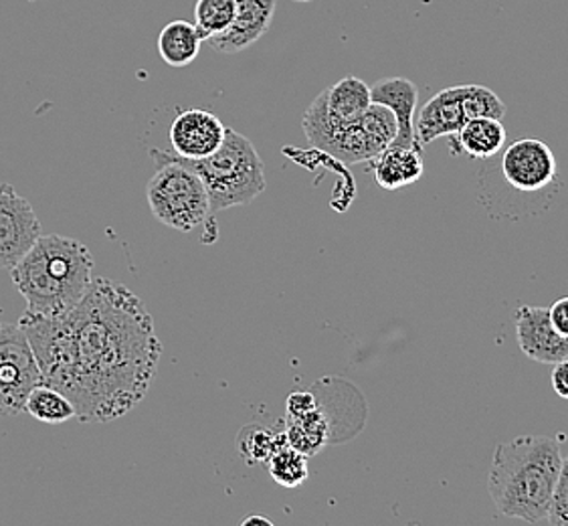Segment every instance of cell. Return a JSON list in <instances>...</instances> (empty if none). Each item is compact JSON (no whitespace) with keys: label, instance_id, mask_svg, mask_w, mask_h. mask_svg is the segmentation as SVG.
<instances>
[{"label":"cell","instance_id":"cell-24","mask_svg":"<svg viewBox=\"0 0 568 526\" xmlns=\"http://www.w3.org/2000/svg\"><path fill=\"white\" fill-rule=\"evenodd\" d=\"M464 110L467 120L474 118H498L506 115V103L486 85H464Z\"/></svg>","mask_w":568,"mask_h":526},{"label":"cell","instance_id":"cell-9","mask_svg":"<svg viewBox=\"0 0 568 526\" xmlns=\"http://www.w3.org/2000/svg\"><path fill=\"white\" fill-rule=\"evenodd\" d=\"M501 176L523 193H536L555 183L557 159L550 146L538 138H520L504 150Z\"/></svg>","mask_w":568,"mask_h":526},{"label":"cell","instance_id":"cell-17","mask_svg":"<svg viewBox=\"0 0 568 526\" xmlns=\"http://www.w3.org/2000/svg\"><path fill=\"white\" fill-rule=\"evenodd\" d=\"M203 43H205V37L199 33L194 23L176 19V21L164 24V29L160 31L156 47H159L160 58L166 65L186 68L193 63L194 59L199 58Z\"/></svg>","mask_w":568,"mask_h":526},{"label":"cell","instance_id":"cell-14","mask_svg":"<svg viewBox=\"0 0 568 526\" xmlns=\"http://www.w3.org/2000/svg\"><path fill=\"white\" fill-rule=\"evenodd\" d=\"M373 102L388 108L397 118V146L419 144L415 136V112L419 105V88L407 78H385L371 88ZM420 146V144H419Z\"/></svg>","mask_w":568,"mask_h":526},{"label":"cell","instance_id":"cell-27","mask_svg":"<svg viewBox=\"0 0 568 526\" xmlns=\"http://www.w3.org/2000/svg\"><path fill=\"white\" fill-rule=\"evenodd\" d=\"M550 321L565 338H568V296L558 297L557 302L548 308Z\"/></svg>","mask_w":568,"mask_h":526},{"label":"cell","instance_id":"cell-1","mask_svg":"<svg viewBox=\"0 0 568 526\" xmlns=\"http://www.w3.org/2000/svg\"><path fill=\"white\" fill-rule=\"evenodd\" d=\"M43 383L61 391L81 424H108L142 403L159 371L162 343L146 304L114 280H91L61 314L24 312Z\"/></svg>","mask_w":568,"mask_h":526},{"label":"cell","instance_id":"cell-8","mask_svg":"<svg viewBox=\"0 0 568 526\" xmlns=\"http://www.w3.org/2000/svg\"><path fill=\"white\" fill-rule=\"evenodd\" d=\"M41 235V223L31 203L0 184V270H11Z\"/></svg>","mask_w":568,"mask_h":526},{"label":"cell","instance_id":"cell-12","mask_svg":"<svg viewBox=\"0 0 568 526\" xmlns=\"http://www.w3.org/2000/svg\"><path fill=\"white\" fill-rule=\"evenodd\" d=\"M275 7V0H237V12L227 31L206 39V43L223 55L243 53L270 31Z\"/></svg>","mask_w":568,"mask_h":526},{"label":"cell","instance_id":"cell-10","mask_svg":"<svg viewBox=\"0 0 568 526\" xmlns=\"http://www.w3.org/2000/svg\"><path fill=\"white\" fill-rule=\"evenodd\" d=\"M516 341L524 355L542 365H555L568 356V338L555 328L548 308L523 306L514 314Z\"/></svg>","mask_w":568,"mask_h":526},{"label":"cell","instance_id":"cell-13","mask_svg":"<svg viewBox=\"0 0 568 526\" xmlns=\"http://www.w3.org/2000/svg\"><path fill=\"white\" fill-rule=\"evenodd\" d=\"M466 122L464 85L445 88L420 108L415 118V136L420 146H427L437 138L454 136Z\"/></svg>","mask_w":568,"mask_h":526},{"label":"cell","instance_id":"cell-23","mask_svg":"<svg viewBox=\"0 0 568 526\" xmlns=\"http://www.w3.org/2000/svg\"><path fill=\"white\" fill-rule=\"evenodd\" d=\"M237 12V0H196L194 27L206 39L227 31Z\"/></svg>","mask_w":568,"mask_h":526},{"label":"cell","instance_id":"cell-21","mask_svg":"<svg viewBox=\"0 0 568 526\" xmlns=\"http://www.w3.org/2000/svg\"><path fill=\"white\" fill-rule=\"evenodd\" d=\"M285 432H273L262 425H247L241 429L237 437V449H240L241 458L247 464H262L272 458L273 452L285 446Z\"/></svg>","mask_w":568,"mask_h":526},{"label":"cell","instance_id":"cell-5","mask_svg":"<svg viewBox=\"0 0 568 526\" xmlns=\"http://www.w3.org/2000/svg\"><path fill=\"white\" fill-rule=\"evenodd\" d=\"M169 156L201 176L209 193L211 215L231 206L250 205L267 189L260 152L251 144L250 138L233 128L225 130L223 144L205 159L189 161L176 156L172 150Z\"/></svg>","mask_w":568,"mask_h":526},{"label":"cell","instance_id":"cell-26","mask_svg":"<svg viewBox=\"0 0 568 526\" xmlns=\"http://www.w3.org/2000/svg\"><path fill=\"white\" fill-rule=\"evenodd\" d=\"M550 385L560 399L568 401V356L555 363L552 375H550Z\"/></svg>","mask_w":568,"mask_h":526},{"label":"cell","instance_id":"cell-15","mask_svg":"<svg viewBox=\"0 0 568 526\" xmlns=\"http://www.w3.org/2000/svg\"><path fill=\"white\" fill-rule=\"evenodd\" d=\"M375 181L385 191H398L417 183L425 172L423 146H397L390 144L371 161Z\"/></svg>","mask_w":568,"mask_h":526},{"label":"cell","instance_id":"cell-19","mask_svg":"<svg viewBox=\"0 0 568 526\" xmlns=\"http://www.w3.org/2000/svg\"><path fill=\"white\" fill-rule=\"evenodd\" d=\"M326 105L329 114L338 120H358L373 105L371 85L356 75H348L326 90Z\"/></svg>","mask_w":568,"mask_h":526},{"label":"cell","instance_id":"cell-6","mask_svg":"<svg viewBox=\"0 0 568 526\" xmlns=\"http://www.w3.org/2000/svg\"><path fill=\"white\" fill-rule=\"evenodd\" d=\"M150 154L159 164L146 189L152 215L171 230L182 233L196 230L211 215L209 193L201 176L174 161L166 150H152Z\"/></svg>","mask_w":568,"mask_h":526},{"label":"cell","instance_id":"cell-29","mask_svg":"<svg viewBox=\"0 0 568 526\" xmlns=\"http://www.w3.org/2000/svg\"><path fill=\"white\" fill-rule=\"evenodd\" d=\"M296 2H312V0H296Z\"/></svg>","mask_w":568,"mask_h":526},{"label":"cell","instance_id":"cell-7","mask_svg":"<svg viewBox=\"0 0 568 526\" xmlns=\"http://www.w3.org/2000/svg\"><path fill=\"white\" fill-rule=\"evenodd\" d=\"M41 383L43 375L23 328L0 322V417L23 413L29 393Z\"/></svg>","mask_w":568,"mask_h":526},{"label":"cell","instance_id":"cell-16","mask_svg":"<svg viewBox=\"0 0 568 526\" xmlns=\"http://www.w3.org/2000/svg\"><path fill=\"white\" fill-rule=\"evenodd\" d=\"M449 138L454 154L464 152L469 159L486 161L504 149L508 134L498 118H474Z\"/></svg>","mask_w":568,"mask_h":526},{"label":"cell","instance_id":"cell-18","mask_svg":"<svg viewBox=\"0 0 568 526\" xmlns=\"http://www.w3.org/2000/svg\"><path fill=\"white\" fill-rule=\"evenodd\" d=\"M284 432L287 446L302 452L307 458L316 456L329 442L328 422L320 405L312 412L287 415Z\"/></svg>","mask_w":568,"mask_h":526},{"label":"cell","instance_id":"cell-3","mask_svg":"<svg viewBox=\"0 0 568 526\" xmlns=\"http://www.w3.org/2000/svg\"><path fill=\"white\" fill-rule=\"evenodd\" d=\"M93 257L78 240L39 235L33 247L11 267V280L27 300L29 314L53 316L73 308L91 286Z\"/></svg>","mask_w":568,"mask_h":526},{"label":"cell","instance_id":"cell-22","mask_svg":"<svg viewBox=\"0 0 568 526\" xmlns=\"http://www.w3.org/2000/svg\"><path fill=\"white\" fill-rule=\"evenodd\" d=\"M267 469H270V476H272L275 484L284 486V488H300L310 476V469H307V456H304L302 452H297L292 446L280 447L272 454V458L265 462Z\"/></svg>","mask_w":568,"mask_h":526},{"label":"cell","instance_id":"cell-11","mask_svg":"<svg viewBox=\"0 0 568 526\" xmlns=\"http://www.w3.org/2000/svg\"><path fill=\"white\" fill-rule=\"evenodd\" d=\"M225 130L227 127L206 110H184L172 120L169 130L172 152L189 161L205 159L223 144Z\"/></svg>","mask_w":568,"mask_h":526},{"label":"cell","instance_id":"cell-20","mask_svg":"<svg viewBox=\"0 0 568 526\" xmlns=\"http://www.w3.org/2000/svg\"><path fill=\"white\" fill-rule=\"evenodd\" d=\"M24 413H29L33 419L41 424L58 425L65 424L75 417L73 403L51 385H37L29 397L24 401Z\"/></svg>","mask_w":568,"mask_h":526},{"label":"cell","instance_id":"cell-4","mask_svg":"<svg viewBox=\"0 0 568 526\" xmlns=\"http://www.w3.org/2000/svg\"><path fill=\"white\" fill-rule=\"evenodd\" d=\"M302 127L314 149L344 164L373 161L395 142L398 132L397 118L381 103L373 102L366 114L353 122L334 118L326 105V90L310 103Z\"/></svg>","mask_w":568,"mask_h":526},{"label":"cell","instance_id":"cell-25","mask_svg":"<svg viewBox=\"0 0 568 526\" xmlns=\"http://www.w3.org/2000/svg\"><path fill=\"white\" fill-rule=\"evenodd\" d=\"M546 523L552 526H568V458H562Z\"/></svg>","mask_w":568,"mask_h":526},{"label":"cell","instance_id":"cell-2","mask_svg":"<svg viewBox=\"0 0 568 526\" xmlns=\"http://www.w3.org/2000/svg\"><path fill=\"white\" fill-rule=\"evenodd\" d=\"M560 466V444L550 435H520L498 444L489 466V498L500 515L546 523Z\"/></svg>","mask_w":568,"mask_h":526},{"label":"cell","instance_id":"cell-28","mask_svg":"<svg viewBox=\"0 0 568 526\" xmlns=\"http://www.w3.org/2000/svg\"><path fill=\"white\" fill-rule=\"evenodd\" d=\"M250 525L272 526L273 523L270 520V518H265V516H250V518H245V520H243V526Z\"/></svg>","mask_w":568,"mask_h":526}]
</instances>
